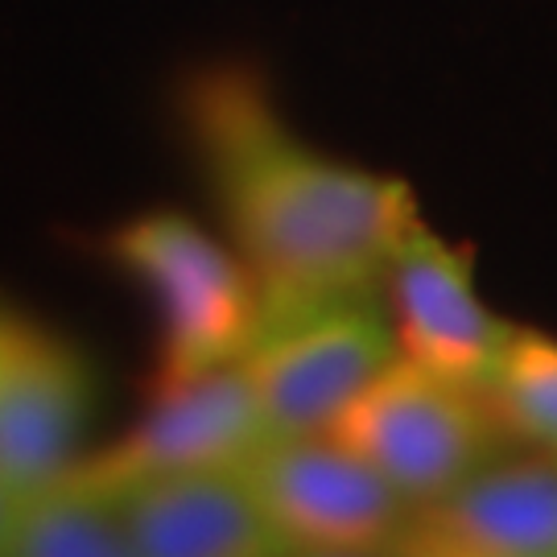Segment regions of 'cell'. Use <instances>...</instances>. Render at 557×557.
<instances>
[{
	"mask_svg": "<svg viewBox=\"0 0 557 557\" xmlns=\"http://www.w3.org/2000/svg\"><path fill=\"white\" fill-rule=\"evenodd\" d=\"M91 368L66 343L29 326L0 380V483L29 499L75 471L91 418Z\"/></svg>",
	"mask_w": 557,
	"mask_h": 557,
	"instance_id": "8",
	"label": "cell"
},
{
	"mask_svg": "<svg viewBox=\"0 0 557 557\" xmlns=\"http://www.w3.org/2000/svg\"><path fill=\"white\" fill-rule=\"evenodd\" d=\"M269 438L273 425L260 409L257 388L239 363H227L174 388H153L145 418L112 446L79 458L66 479L116 496L153 479L239 471Z\"/></svg>",
	"mask_w": 557,
	"mask_h": 557,
	"instance_id": "5",
	"label": "cell"
},
{
	"mask_svg": "<svg viewBox=\"0 0 557 557\" xmlns=\"http://www.w3.org/2000/svg\"><path fill=\"white\" fill-rule=\"evenodd\" d=\"M384 289L400 356L471 388L492 380L517 326L483 301L467 248L438 236L418 215L388 260Z\"/></svg>",
	"mask_w": 557,
	"mask_h": 557,
	"instance_id": "7",
	"label": "cell"
},
{
	"mask_svg": "<svg viewBox=\"0 0 557 557\" xmlns=\"http://www.w3.org/2000/svg\"><path fill=\"white\" fill-rule=\"evenodd\" d=\"M281 557H438V554L421 549L418 541L405 533V537L393 541V545H372V549H289V554H281Z\"/></svg>",
	"mask_w": 557,
	"mask_h": 557,
	"instance_id": "13",
	"label": "cell"
},
{
	"mask_svg": "<svg viewBox=\"0 0 557 557\" xmlns=\"http://www.w3.org/2000/svg\"><path fill=\"white\" fill-rule=\"evenodd\" d=\"M25 331H29V322H21L17 314L0 310V380H4L9 363H13V356H17V347H21V338H25Z\"/></svg>",
	"mask_w": 557,
	"mask_h": 557,
	"instance_id": "14",
	"label": "cell"
},
{
	"mask_svg": "<svg viewBox=\"0 0 557 557\" xmlns=\"http://www.w3.org/2000/svg\"><path fill=\"white\" fill-rule=\"evenodd\" d=\"M483 397L508 438L557 462V338L517 326Z\"/></svg>",
	"mask_w": 557,
	"mask_h": 557,
	"instance_id": "12",
	"label": "cell"
},
{
	"mask_svg": "<svg viewBox=\"0 0 557 557\" xmlns=\"http://www.w3.org/2000/svg\"><path fill=\"white\" fill-rule=\"evenodd\" d=\"M0 557H140L116 499L62 479L21 499Z\"/></svg>",
	"mask_w": 557,
	"mask_h": 557,
	"instance_id": "11",
	"label": "cell"
},
{
	"mask_svg": "<svg viewBox=\"0 0 557 557\" xmlns=\"http://www.w3.org/2000/svg\"><path fill=\"white\" fill-rule=\"evenodd\" d=\"M409 537L438 557H557V462L492 458L418 508Z\"/></svg>",
	"mask_w": 557,
	"mask_h": 557,
	"instance_id": "9",
	"label": "cell"
},
{
	"mask_svg": "<svg viewBox=\"0 0 557 557\" xmlns=\"http://www.w3.org/2000/svg\"><path fill=\"white\" fill-rule=\"evenodd\" d=\"M103 248L158 301V388H174L248 356L264 326V301L232 244L182 211H145L120 223Z\"/></svg>",
	"mask_w": 557,
	"mask_h": 557,
	"instance_id": "2",
	"label": "cell"
},
{
	"mask_svg": "<svg viewBox=\"0 0 557 557\" xmlns=\"http://www.w3.org/2000/svg\"><path fill=\"white\" fill-rule=\"evenodd\" d=\"M289 549H372L413 529L418 508L331 434L269 438L244 467Z\"/></svg>",
	"mask_w": 557,
	"mask_h": 557,
	"instance_id": "6",
	"label": "cell"
},
{
	"mask_svg": "<svg viewBox=\"0 0 557 557\" xmlns=\"http://www.w3.org/2000/svg\"><path fill=\"white\" fill-rule=\"evenodd\" d=\"M140 557H281L289 545L260 508L244 471L153 479L116 492Z\"/></svg>",
	"mask_w": 557,
	"mask_h": 557,
	"instance_id": "10",
	"label": "cell"
},
{
	"mask_svg": "<svg viewBox=\"0 0 557 557\" xmlns=\"http://www.w3.org/2000/svg\"><path fill=\"white\" fill-rule=\"evenodd\" d=\"M397 356L393 319L372 298H351L264 322L239 368L257 388L273 438H289L326 434Z\"/></svg>",
	"mask_w": 557,
	"mask_h": 557,
	"instance_id": "4",
	"label": "cell"
},
{
	"mask_svg": "<svg viewBox=\"0 0 557 557\" xmlns=\"http://www.w3.org/2000/svg\"><path fill=\"white\" fill-rule=\"evenodd\" d=\"M326 434L376 467L413 508H425L492 462L504 430L483 388L397 356Z\"/></svg>",
	"mask_w": 557,
	"mask_h": 557,
	"instance_id": "3",
	"label": "cell"
},
{
	"mask_svg": "<svg viewBox=\"0 0 557 557\" xmlns=\"http://www.w3.org/2000/svg\"><path fill=\"white\" fill-rule=\"evenodd\" d=\"M17 508H21V496H13V492L0 483V545L9 541V529H13V520H17Z\"/></svg>",
	"mask_w": 557,
	"mask_h": 557,
	"instance_id": "15",
	"label": "cell"
},
{
	"mask_svg": "<svg viewBox=\"0 0 557 557\" xmlns=\"http://www.w3.org/2000/svg\"><path fill=\"white\" fill-rule=\"evenodd\" d=\"M182 108L232 248L257 277L264 322L376 298L400 236L421 215L409 182L301 140L264 75L244 62L202 66Z\"/></svg>",
	"mask_w": 557,
	"mask_h": 557,
	"instance_id": "1",
	"label": "cell"
}]
</instances>
